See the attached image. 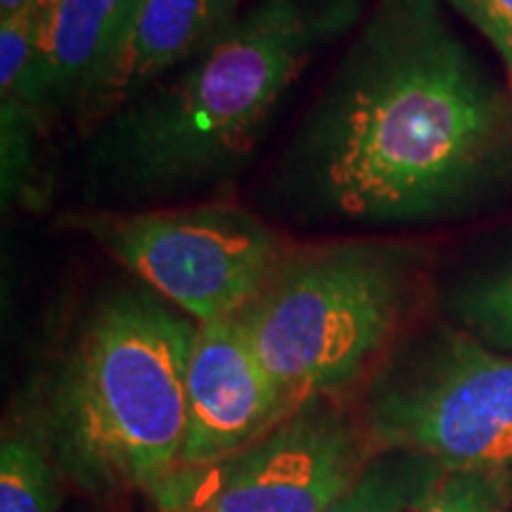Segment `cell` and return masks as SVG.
<instances>
[{
	"label": "cell",
	"mask_w": 512,
	"mask_h": 512,
	"mask_svg": "<svg viewBox=\"0 0 512 512\" xmlns=\"http://www.w3.org/2000/svg\"><path fill=\"white\" fill-rule=\"evenodd\" d=\"M512 183V102L441 0H377L266 178L297 228L463 221Z\"/></svg>",
	"instance_id": "obj_1"
},
{
	"label": "cell",
	"mask_w": 512,
	"mask_h": 512,
	"mask_svg": "<svg viewBox=\"0 0 512 512\" xmlns=\"http://www.w3.org/2000/svg\"><path fill=\"white\" fill-rule=\"evenodd\" d=\"M368 0H256L202 53L86 131V209L219 195L252 166L294 83Z\"/></svg>",
	"instance_id": "obj_2"
},
{
	"label": "cell",
	"mask_w": 512,
	"mask_h": 512,
	"mask_svg": "<svg viewBox=\"0 0 512 512\" xmlns=\"http://www.w3.org/2000/svg\"><path fill=\"white\" fill-rule=\"evenodd\" d=\"M197 323L150 287L107 290L46 392L57 463L91 494L157 491L181 470Z\"/></svg>",
	"instance_id": "obj_3"
},
{
	"label": "cell",
	"mask_w": 512,
	"mask_h": 512,
	"mask_svg": "<svg viewBox=\"0 0 512 512\" xmlns=\"http://www.w3.org/2000/svg\"><path fill=\"white\" fill-rule=\"evenodd\" d=\"M425 264L420 245L375 235L287 245L238 320L294 411L368 373L399 330Z\"/></svg>",
	"instance_id": "obj_4"
},
{
	"label": "cell",
	"mask_w": 512,
	"mask_h": 512,
	"mask_svg": "<svg viewBox=\"0 0 512 512\" xmlns=\"http://www.w3.org/2000/svg\"><path fill=\"white\" fill-rule=\"evenodd\" d=\"M363 437L380 451L425 456L441 470L512 465V354L441 328L377 375Z\"/></svg>",
	"instance_id": "obj_5"
},
{
	"label": "cell",
	"mask_w": 512,
	"mask_h": 512,
	"mask_svg": "<svg viewBox=\"0 0 512 512\" xmlns=\"http://www.w3.org/2000/svg\"><path fill=\"white\" fill-rule=\"evenodd\" d=\"M67 221L197 325L238 316L287 249L271 223L223 202L86 209Z\"/></svg>",
	"instance_id": "obj_6"
},
{
	"label": "cell",
	"mask_w": 512,
	"mask_h": 512,
	"mask_svg": "<svg viewBox=\"0 0 512 512\" xmlns=\"http://www.w3.org/2000/svg\"><path fill=\"white\" fill-rule=\"evenodd\" d=\"M363 434L311 401L221 463L178 470L157 491L164 512H325L361 475Z\"/></svg>",
	"instance_id": "obj_7"
},
{
	"label": "cell",
	"mask_w": 512,
	"mask_h": 512,
	"mask_svg": "<svg viewBox=\"0 0 512 512\" xmlns=\"http://www.w3.org/2000/svg\"><path fill=\"white\" fill-rule=\"evenodd\" d=\"M181 470L221 463L294 413L238 316L197 325L185 380Z\"/></svg>",
	"instance_id": "obj_8"
},
{
	"label": "cell",
	"mask_w": 512,
	"mask_h": 512,
	"mask_svg": "<svg viewBox=\"0 0 512 512\" xmlns=\"http://www.w3.org/2000/svg\"><path fill=\"white\" fill-rule=\"evenodd\" d=\"M240 10V0H145L105 72L76 107V124L88 131L138 98L216 41Z\"/></svg>",
	"instance_id": "obj_9"
},
{
	"label": "cell",
	"mask_w": 512,
	"mask_h": 512,
	"mask_svg": "<svg viewBox=\"0 0 512 512\" xmlns=\"http://www.w3.org/2000/svg\"><path fill=\"white\" fill-rule=\"evenodd\" d=\"M43 17L41 55L24 105L41 126L74 114L124 41L128 0H57Z\"/></svg>",
	"instance_id": "obj_10"
},
{
	"label": "cell",
	"mask_w": 512,
	"mask_h": 512,
	"mask_svg": "<svg viewBox=\"0 0 512 512\" xmlns=\"http://www.w3.org/2000/svg\"><path fill=\"white\" fill-rule=\"evenodd\" d=\"M446 306L465 332L512 354V249L460 275Z\"/></svg>",
	"instance_id": "obj_11"
},
{
	"label": "cell",
	"mask_w": 512,
	"mask_h": 512,
	"mask_svg": "<svg viewBox=\"0 0 512 512\" xmlns=\"http://www.w3.org/2000/svg\"><path fill=\"white\" fill-rule=\"evenodd\" d=\"M370 465L325 512H422L441 479L434 460L415 453Z\"/></svg>",
	"instance_id": "obj_12"
},
{
	"label": "cell",
	"mask_w": 512,
	"mask_h": 512,
	"mask_svg": "<svg viewBox=\"0 0 512 512\" xmlns=\"http://www.w3.org/2000/svg\"><path fill=\"white\" fill-rule=\"evenodd\" d=\"M41 128V121L24 102L0 98V197L5 211L41 200L36 147Z\"/></svg>",
	"instance_id": "obj_13"
},
{
	"label": "cell",
	"mask_w": 512,
	"mask_h": 512,
	"mask_svg": "<svg viewBox=\"0 0 512 512\" xmlns=\"http://www.w3.org/2000/svg\"><path fill=\"white\" fill-rule=\"evenodd\" d=\"M60 491L46 453L31 437H5L0 448V512H55Z\"/></svg>",
	"instance_id": "obj_14"
},
{
	"label": "cell",
	"mask_w": 512,
	"mask_h": 512,
	"mask_svg": "<svg viewBox=\"0 0 512 512\" xmlns=\"http://www.w3.org/2000/svg\"><path fill=\"white\" fill-rule=\"evenodd\" d=\"M43 17L0 19V98L27 100L41 55Z\"/></svg>",
	"instance_id": "obj_15"
},
{
	"label": "cell",
	"mask_w": 512,
	"mask_h": 512,
	"mask_svg": "<svg viewBox=\"0 0 512 512\" xmlns=\"http://www.w3.org/2000/svg\"><path fill=\"white\" fill-rule=\"evenodd\" d=\"M505 501L501 472H451L439 479L422 512H503Z\"/></svg>",
	"instance_id": "obj_16"
},
{
	"label": "cell",
	"mask_w": 512,
	"mask_h": 512,
	"mask_svg": "<svg viewBox=\"0 0 512 512\" xmlns=\"http://www.w3.org/2000/svg\"><path fill=\"white\" fill-rule=\"evenodd\" d=\"M475 27L512 74V0H448Z\"/></svg>",
	"instance_id": "obj_17"
},
{
	"label": "cell",
	"mask_w": 512,
	"mask_h": 512,
	"mask_svg": "<svg viewBox=\"0 0 512 512\" xmlns=\"http://www.w3.org/2000/svg\"><path fill=\"white\" fill-rule=\"evenodd\" d=\"M36 12V0H0V19H17Z\"/></svg>",
	"instance_id": "obj_18"
},
{
	"label": "cell",
	"mask_w": 512,
	"mask_h": 512,
	"mask_svg": "<svg viewBox=\"0 0 512 512\" xmlns=\"http://www.w3.org/2000/svg\"><path fill=\"white\" fill-rule=\"evenodd\" d=\"M57 0H36V8H38V15H46V12L53 8Z\"/></svg>",
	"instance_id": "obj_19"
},
{
	"label": "cell",
	"mask_w": 512,
	"mask_h": 512,
	"mask_svg": "<svg viewBox=\"0 0 512 512\" xmlns=\"http://www.w3.org/2000/svg\"><path fill=\"white\" fill-rule=\"evenodd\" d=\"M143 3H145V0H128V8H131V19H128V24L133 22V17H136V12L140 10V5H143Z\"/></svg>",
	"instance_id": "obj_20"
}]
</instances>
